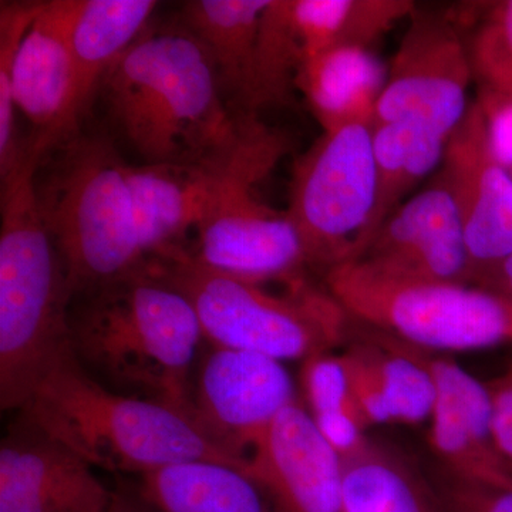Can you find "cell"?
<instances>
[{
  "label": "cell",
  "mask_w": 512,
  "mask_h": 512,
  "mask_svg": "<svg viewBox=\"0 0 512 512\" xmlns=\"http://www.w3.org/2000/svg\"><path fill=\"white\" fill-rule=\"evenodd\" d=\"M111 500L94 467L25 417L3 439L0 512H107Z\"/></svg>",
  "instance_id": "9a60e30c"
},
{
  "label": "cell",
  "mask_w": 512,
  "mask_h": 512,
  "mask_svg": "<svg viewBox=\"0 0 512 512\" xmlns=\"http://www.w3.org/2000/svg\"><path fill=\"white\" fill-rule=\"evenodd\" d=\"M268 3L269 0H192L181 8V26L210 56L225 103L238 119L258 117L256 43Z\"/></svg>",
  "instance_id": "d6986e66"
},
{
  "label": "cell",
  "mask_w": 512,
  "mask_h": 512,
  "mask_svg": "<svg viewBox=\"0 0 512 512\" xmlns=\"http://www.w3.org/2000/svg\"><path fill=\"white\" fill-rule=\"evenodd\" d=\"M383 83L367 50H336L312 57L296 77V89L322 130L350 120H375Z\"/></svg>",
  "instance_id": "cb8c5ba5"
},
{
  "label": "cell",
  "mask_w": 512,
  "mask_h": 512,
  "mask_svg": "<svg viewBox=\"0 0 512 512\" xmlns=\"http://www.w3.org/2000/svg\"><path fill=\"white\" fill-rule=\"evenodd\" d=\"M79 0L40 2L13 66V100L35 127L33 136L52 146L80 128L72 28Z\"/></svg>",
  "instance_id": "2e32d148"
},
{
  "label": "cell",
  "mask_w": 512,
  "mask_h": 512,
  "mask_svg": "<svg viewBox=\"0 0 512 512\" xmlns=\"http://www.w3.org/2000/svg\"><path fill=\"white\" fill-rule=\"evenodd\" d=\"M463 224L471 282L512 254V177L500 154L494 114L483 100L471 103L447 140L437 173Z\"/></svg>",
  "instance_id": "7c38bea8"
},
{
  "label": "cell",
  "mask_w": 512,
  "mask_h": 512,
  "mask_svg": "<svg viewBox=\"0 0 512 512\" xmlns=\"http://www.w3.org/2000/svg\"><path fill=\"white\" fill-rule=\"evenodd\" d=\"M137 490L163 512H282L245 468L215 461L160 468Z\"/></svg>",
  "instance_id": "44dd1931"
},
{
  "label": "cell",
  "mask_w": 512,
  "mask_h": 512,
  "mask_svg": "<svg viewBox=\"0 0 512 512\" xmlns=\"http://www.w3.org/2000/svg\"><path fill=\"white\" fill-rule=\"evenodd\" d=\"M183 293L215 348L248 350L286 362L332 352L348 338L350 316L325 286L305 275L282 291L198 264L185 252L144 262Z\"/></svg>",
  "instance_id": "8992f818"
},
{
  "label": "cell",
  "mask_w": 512,
  "mask_h": 512,
  "mask_svg": "<svg viewBox=\"0 0 512 512\" xmlns=\"http://www.w3.org/2000/svg\"><path fill=\"white\" fill-rule=\"evenodd\" d=\"M301 386L305 407L312 416L335 410H357L343 353H319L303 360Z\"/></svg>",
  "instance_id": "f546056e"
},
{
  "label": "cell",
  "mask_w": 512,
  "mask_h": 512,
  "mask_svg": "<svg viewBox=\"0 0 512 512\" xmlns=\"http://www.w3.org/2000/svg\"><path fill=\"white\" fill-rule=\"evenodd\" d=\"M303 53L291 13V0H269L256 43L255 109L293 101Z\"/></svg>",
  "instance_id": "4316f807"
},
{
  "label": "cell",
  "mask_w": 512,
  "mask_h": 512,
  "mask_svg": "<svg viewBox=\"0 0 512 512\" xmlns=\"http://www.w3.org/2000/svg\"><path fill=\"white\" fill-rule=\"evenodd\" d=\"M487 386L493 410L495 447L512 470V365Z\"/></svg>",
  "instance_id": "836d02e7"
},
{
  "label": "cell",
  "mask_w": 512,
  "mask_h": 512,
  "mask_svg": "<svg viewBox=\"0 0 512 512\" xmlns=\"http://www.w3.org/2000/svg\"><path fill=\"white\" fill-rule=\"evenodd\" d=\"M372 367L392 412L393 423L429 421L436 402V383L419 349L377 333L355 343Z\"/></svg>",
  "instance_id": "484cf974"
},
{
  "label": "cell",
  "mask_w": 512,
  "mask_h": 512,
  "mask_svg": "<svg viewBox=\"0 0 512 512\" xmlns=\"http://www.w3.org/2000/svg\"><path fill=\"white\" fill-rule=\"evenodd\" d=\"M100 92L144 164L221 163L259 120L229 110L210 56L183 26L146 30Z\"/></svg>",
  "instance_id": "6da1fadb"
},
{
  "label": "cell",
  "mask_w": 512,
  "mask_h": 512,
  "mask_svg": "<svg viewBox=\"0 0 512 512\" xmlns=\"http://www.w3.org/2000/svg\"><path fill=\"white\" fill-rule=\"evenodd\" d=\"M107 512H163L151 504L138 490L113 491L109 511Z\"/></svg>",
  "instance_id": "d590c367"
},
{
  "label": "cell",
  "mask_w": 512,
  "mask_h": 512,
  "mask_svg": "<svg viewBox=\"0 0 512 512\" xmlns=\"http://www.w3.org/2000/svg\"><path fill=\"white\" fill-rule=\"evenodd\" d=\"M289 148L288 137L256 128L222 171L210 211L185 254L212 271L258 284L305 275V249L288 212L256 195V185Z\"/></svg>",
  "instance_id": "ba28073f"
},
{
  "label": "cell",
  "mask_w": 512,
  "mask_h": 512,
  "mask_svg": "<svg viewBox=\"0 0 512 512\" xmlns=\"http://www.w3.org/2000/svg\"><path fill=\"white\" fill-rule=\"evenodd\" d=\"M409 19L377 97L375 124L410 121L448 140L470 106L467 45L447 16L416 9Z\"/></svg>",
  "instance_id": "30bf717a"
},
{
  "label": "cell",
  "mask_w": 512,
  "mask_h": 512,
  "mask_svg": "<svg viewBox=\"0 0 512 512\" xmlns=\"http://www.w3.org/2000/svg\"><path fill=\"white\" fill-rule=\"evenodd\" d=\"M343 356L349 369L353 402L367 426L393 423L392 412L384 397L382 386L365 356L356 345L350 346Z\"/></svg>",
  "instance_id": "1f68e13d"
},
{
  "label": "cell",
  "mask_w": 512,
  "mask_h": 512,
  "mask_svg": "<svg viewBox=\"0 0 512 512\" xmlns=\"http://www.w3.org/2000/svg\"><path fill=\"white\" fill-rule=\"evenodd\" d=\"M416 9L412 0H291L303 63L336 50H367Z\"/></svg>",
  "instance_id": "603a6c76"
},
{
  "label": "cell",
  "mask_w": 512,
  "mask_h": 512,
  "mask_svg": "<svg viewBox=\"0 0 512 512\" xmlns=\"http://www.w3.org/2000/svg\"><path fill=\"white\" fill-rule=\"evenodd\" d=\"M508 171H510L511 177H512V160L510 163H507Z\"/></svg>",
  "instance_id": "8d00e7d4"
},
{
  "label": "cell",
  "mask_w": 512,
  "mask_h": 512,
  "mask_svg": "<svg viewBox=\"0 0 512 512\" xmlns=\"http://www.w3.org/2000/svg\"><path fill=\"white\" fill-rule=\"evenodd\" d=\"M471 285L493 292L512 303V254L491 268L480 272Z\"/></svg>",
  "instance_id": "e575fe53"
},
{
  "label": "cell",
  "mask_w": 512,
  "mask_h": 512,
  "mask_svg": "<svg viewBox=\"0 0 512 512\" xmlns=\"http://www.w3.org/2000/svg\"><path fill=\"white\" fill-rule=\"evenodd\" d=\"M325 288L350 319L423 352L512 345V303L476 285L387 274L356 259L325 271Z\"/></svg>",
  "instance_id": "52a82bcc"
},
{
  "label": "cell",
  "mask_w": 512,
  "mask_h": 512,
  "mask_svg": "<svg viewBox=\"0 0 512 512\" xmlns=\"http://www.w3.org/2000/svg\"><path fill=\"white\" fill-rule=\"evenodd\" d=\"M296 400L288 369L272 357L212 346L195 367L192 420L211 443L245 466L272 421Z\"/></svg>",
  "instance_id": "8fae6325"
},
{
  "label": "cell",
  "mask_w": 512,
  "mask_h": 512,
  "mask_svg": "<svg viewBox=\"0 0 512 512\" xmlns=\"http://www.w3.org/2000/svg\"><path fill=\"white\" fill-rule=\"evenodd\" d=\"M46 146L30 136L0 175V406L22 410L72 349V295L40 214L35 174Z\"/></svg>",
  "instance_id": "3957f363"
},
{
  "label": "cell",
  "mask_w": 512,
  "mask_h": 512,
  "mask_svg": "<svg viewBox=\"0 0 512 512\" xmlns=\"http://www.w3.org/2000/svg\"><path fill=\"white\" fill-rule=\"evenodd\" d=\"M359 259L387 274L470 285L460 212L439 175L383 222Z\"/></svg>",
  "instance_id": "4fadbf2b"
},
{
  "label": "cell",
  "mask_w": 512,
  "mask_h": 512,
  "mask_svg": "<svg viewBox=\"0 0 512 512\" xmlns=\"http://www.w3.org/2000/svg\"><path fill=\"white\" fill-rule=\"evenodd\" d=\"M373 128L370 119L330 127L295 161L286 212L312 268L360 258L375 205Z\"/></svg>",
  "instance_id": "9c48e42d"
},
{
  "label": "cell",
  "mask_w": 512,
  "mask_h": 512,
  "mask_svg": "<svg viewBox=\"0 0 512 512\" xmlns=\"http://www.w3.org/2000/svg\"><path fill=\"white\" fill-rule=\"evenodd\" d=\"M39 5L40 2H2L0 8V175L10 170L22 150L15 134L13 66Z\"/></svg>",
  "instance_id": "f1b7e54d"
},
{
  "label": "cell",
  "mask_w": 512,
  "mask_h": 512,
  "mask_svg": "<svg viewBox=\"0 0 512 512\" xmlns=\"http://www.w3.org/2000/svg\"><path fill=\"white\" fill-rule=\"evenodd\" d=\"M22 417L94 468L146 476L187 461L245 468L173 407L111 390L90 375L74 350L37 384Z\"/></svg>",
  "instance_id": "277c9868"
},
{
  "label": "cell",
  "mask_w": 512,
  "mask_h": 512,
  "mask_svg": "<svg viewBox=\"0 0 512 512\" xmlns=\"http://www.w3.org/2000/svg\"><path fill=\"white\" fill-rule=\"evenodd\" d=\"M439 495L446 512H512V485L451 477Z\"/></svg>",
  "instance_id": "4dcf8cb0"
},
{
  "label": "cell",
  "mask_w": 512,
  "mask_h": 512,
  "mask_svg": "<svg viewBox=\"0 0 512 512\" xmlns=\"http://www.w3.org/2000/svg\"><path fill=\"white\" fill-rule=\"evenodd\" d=\"M342 512H446L439 491L377 444L343 460Z\"/></svg>",
  "instance_id": "d4e9b609"
},
{
  "label": "cell",
  "mask_w": 512,
  "mask_h": 512,
  "mask_svg": "<svg viewBox=\"0 0 512 512\" xmlns=\"http://www.w3.org/2000/svg\"><path fill=\"white\" fill-rule=\"evenodd\" d=\"M157 2L79 0L72 28L76 114L80 126L107 74L144 35Z\"/></svg>",
  "instance_id": "ffe728a7"
},
{
  "label": "cell",
  "mask_w": 512,
  "mask_h": 512,
  "mask_svg": "<svg viewBox=\"0 0 512 512\" xmlns=\"http://www.w3.org/2000/svg\"><path fill=\"white\" fill-rule=\"evenodd\" d=\"M313 421L319 433L342 460L362 453L372 441L367 439V424L355 409L315 414Z\"/></svg>",
  "instance_id": "d6a6232c"
},
{
  "label": "cell",
  "mask_w": 512,
  "mask_h": 512,
  "mask_svg": "<svg viewBox=\"0 0 512 512\" xmlns=\"http://www.w3.org/2000/svg\"><path fill=\"white\" fill-rule=\"evenodd\" d=\"M473 77L493 107H512V0L493 3L467 46Z\"/></svg>",
  "instance_id": "83f0119b"
},
{
  "label": "cell",
  "mask_w": 512,
  "mask_h": 512,
  "mask_svg": "<svg viewBox=\"0 0 512 512\" xmlns=\"http://www.w3.org/2000/svg\"><path fill=\"white\" fill-rule=\"evenodd\" d=\"M231 157L217 164L127 163L134 224L146 261L190 248L191 234L207 217Z\"/></svg>",
  "instance_id": "ac0fdd59"
},
{
  "label": "cell",
  "mask_w": 512,
  "mask_h": 512,
  "mask_svg": "<svg viewBox=\"0 0 512 512\" xmlns=\"http://www.w3.org/2000/svg\"><path fill=\"white\" fill-rule=\"evenodd\" d=\"M447 138L410 121L375 124V205L363 238L365 254L383 222L406 200L424 177L443 163Z\"/></svg>",
  "instance_id": "7402d4cb"
},
{
  "label": "cell",
  "mask_w": 512,
  "mask_h": 512,
  "mask_svg": "<svg viewBox=\"0 0 512 512\" xmlns=\"http://www.w3.org/2000/svg\"><path fill=\"white\" fill-rule=\"evenodd\" d=\"M113 141L82 127L46 148L35 174L40 214L72 298L133 274L146 262Z\"/></svg>",
  "instance_id": "5b68a950"
},
{
  "label": "cell",
  "mask_w": 512,
  "mask_h": 512,
  "mask_svg": "<svg viewBox=\"0 0 512 512\" xmlns=\"http://www.w3.org/2000/svg\"><path fill=\"white\" fill-rule=\"evenodd\" d=\"M436 383L429 440L451 477L512 485V470L495 447L488 386L456 362L420 350Z\"/></svg>",
  "instance_id": "e0dca14e"
},
{
  "label": "cell",
  "mask_w": 512,
  "mask_h": 512,
  "mask_svg": "<svg viewBox=\"0 0 512 512\" xmlns=\"http://www.w3.org/2000/svg\"><path fill=\"white\" fill-rule=\"evenodd\" d=\"M79 298L70 308V340L84 369L111 390L192 420V380L205 339L183 293L143 264Z\"/></svg>",
  "instance_id": "7a4b0ae2"
},
{
  "label": "cell",
  "mask_w": 512,
  "mask_h": 512,
  "mask_svg": "<svg viewBox=\"0 0 512 512\" xmlns=\"http://www.w3.org/2000/svg\"><path fill=\"white\" fill-rule=\"evenodd\" d=\"M247 473L282 512H342L343 460L299 399L252 448Z\"/></svg>",
  "instance_id": "5bb4252c"
}]
</instances>
